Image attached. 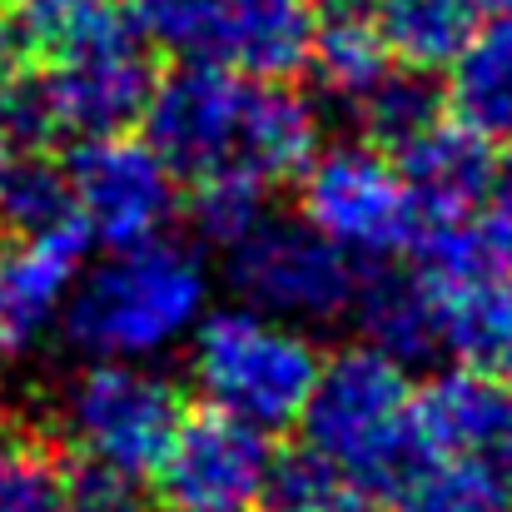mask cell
Segmentation results:
<instances>
[{"label":"cell","mask_w":512,"mask_h":512,"mask_svg":"<svg viewBox=\"0 0 512 512\" xmlns=\"http://www.w3.org/2000/svg\"><path fill=\"white\" fill-rule=\"evenodd\" d=\"M130 30L160 55L219 65V0H130Z\"/></svg>","instance_id":"484cf974"},{"label":"cell","mask_w":512,"mask_h":512,"mask_svg":"<svg viewBox=\"0 0 512 512\" xmlns=\"http://www.w3.org/2000/svg\"><path fill=\"white\" fill-rule=\"evenodd\" d=\"M55 135H60V125H55V110H50L45 75H30V65L5 75L0 80V140H5V150L10 155L45 150Z\"/></svg>","instance_id":"f1b7e54d"},{"label":"cell","mask_w":512,"mask_h":512,"mask_svg":"<svg viewBox=\"0 0 512 512\" xmlns=\"http://www.w3.org/2000/svg\"><path fill=\"white\" fill-rule=\"evenodd\" d=\"M184 214H189V224L204 244L229 249L269 214V184H259L244 170H214L204 179H194V194H189Z\"/></svg>","instance_id":"d4e9b609"},{"label":"cell","mask_w":512,"mask_h":512,"mask_svg":"<svg viewBox=\"0 0 512 512\" xmlns=\"http://www.w3.org/2000/svg\"><path fill=\"white\" fill-rule=\"evenodd\" d=\"M65 174L85 239L110 249L160 239L179 214V174L130 130L80 140L65 160Z\"/></svg>","instance_id":"52a82bcc"},{"label":"cell","mask_w":512,"mask_h":512,"mask_svg":"<svg viewBox=\"0 0 512 512\" xmlns=\"http://www.w3.org/2000/svg\"><path fill=\"white\" fill-rule=\"evenodd\" d=\"M55 418L65 438L120 473H155L160 453L170 448L174 428L184 418V398L165 373L125 358H95L90 368L70 373Z\"/></svg>","instance_id":"277c9868"},{"label":"cell","mask_w":512,"mask_h":512,"mask_svg":"<svg viewBox=\"0 0 512 512\" xmlns=\"http://www.w3.org/2000/svg\"><path fill=\"white\" fill-rule=\"evenodd\" d=\"M428 289V284H423ZM438 343L458 358V368L512 383V274L508 264L473 269L453 284H433Z\"/></svg>","instance_id":"5bb4252c"},{"label":"cell","mask_w":512,"mask_h":512,"mask_svg":"<svg viewBox=\"0 0 512 512\" xmlns=\"http://www.w3.org/2000/svg\"><path fill=\"white\" fill-rule=\"evenodd\" d=\"M5 20L20 30L30 55H60L75 40H85L100 20H110L115 10L105 0H0Z\"/></svg>","instance_id":"83f0119b"},{"label":"cell","mask_w":512,"mask_h":512,"mask_svg":"<svg viewBox=\"0 0 512 512\" xmlns=\"http://www.w3.org/2000/svg\"><path fill=\"white\" fill-rule=\"evenodd\" d=\"M5 160H10V150H5V140H0V165H5Z\"/></svg>","instance_id":"1f68e13d"},{"label":"cell","mask_w":512,"mask_h":512,"mask_svg":"<svg viewBox=\"0 0 512 512\" xmlns=\"http://www.w3.org/2000/svg\"><path fill=\"white\" fill-rule=\"evenodd\" d=\"M353 324L363 343L383 358H393L398 368H418L428 358L443 353L438 343V314H433V294L413 279V274H368L353 294Z\"/></svg>","instance_id":"ac0fdd59"},{"label":"cell","mask_w":512,"mask_h":512,"mask_svg":"<svg viewBox=\"0 0 512 512\" xmlns=\"http://www.w3.org/2000/svg\"><path fill=\"white\" fill-rule=\"evenodd\" d=\"M244 105H249V75L214 60H179L150 90V105L140 115L145 145L179 179L234 170Z\"/></svg>","instance_id":"9c48e42d"},{"label":"cell","mask_w":512,"mask_h":512,"mask_svg":"<svg viewBox=\"0 0 512 512\" xmlns=\"http://www.w3.org/2000/svg\"><path fill=\"white\" fill-rule=\"evenodd\" d=\"M0 512H65V463L35 433H0Z\"/></svg>","instance_id":"4316f807"},{"label":"cell","mask_w":512,"mask_h":512,"mask_svg":"<svg viewBox=\"0 0 512 512\" xmlns=\"http://www.w3.org/2000/svg\"><path fill=\"white\" fill-rule=\"evenodd\" d=\"M413 428L433 458H478L512 483V383L453 368L413 393Z\"/></svg>","instance_id":"8fae6325"},{"label":"cell","mask_w":512,"mask_h":512,"mask_svg":"<svg viewBox=\"0 0 512 512\" xmlns=\"http://www.w3.org/2000/svg\"><path fill=\"white\" fill-rule=\"evenodd\" d=\"M224 274L249 309L289 324L343 319L363 284L358 259H348L339 244H329L304 219L274 214H264L239 244L224 249Z\"/></svg>","instance_id":"5b68a950"},{"label":"cell","mask_w":512,"mask_h":512,"mask_svg":"<svg viewBox=\"0 0 512 512\" xmlns=\"http://www.w3.org/2000/svg\"><path fill=\"white\" fill-rule=\"evenodd\" d=\"M274 468L269 433L199 408L179 418L170 448L155 463V498L165 512H254Z\"/></svg>","instance_id":"30bf717a"},{"label":"cell","mask_w":512,"mask_h":512,"mask_svg":"<svg viewBox=\"0 0 512 512\" xmlns=\"http://www.w3.org/2000/svg\"><path fill=\"white\" fill-rule=\"evenodd\" d=\"M204 314L209 274L199 254L160 234L145 244L110 249L100 264L80 269L60 309V334L90 358L145 363L189 339Z\"/></svg>","instance_id":"6da1fadb"},{"label":"cell","mask_w":512,"mask_h":512,"mask_svg":"<svg viewBox=\"0 0 512 512\" xmlns=\"http://www.w3.org/2000/svg\"><path fill=\"white\" fill-rule=\"evenodd\" d=\"M309 70L329 100L353 110L393 70V55H388L373 15H334V20H319V30H314Z\"/></svg>","instance_id":"ffe728a7"},{"label":"cell","mask_w":512,"mask_h":512,"mask_svg":"<svg viewBox=\"0 0 512 512\" xmlns=\"http://www.w3.org/2000/svg\"><path fill=\"white\" fill-rule=\"evenodd\" d=\"M0 224L15 239L80 229L65 165H55L45 150H25V155L5 160L0 165Z\"/></svg>","instance_id":"44dd1931"},{"label":"cell","mask_w":512,"mask_h":512,"mask_svg":"<svg viewBox=\"0 0 512 512\" xmlns=\"http://www.w3.org/2000/svg\"><path fill=\"white\" fill-rule=\"evenodd\" d=\"M155 80L160 75H155L150 45L120 15L100 20L85 40L60 50L55 65L45 70L55 125L60 135H75V140L125 135L130 125H140Z\"/></svg>","instance_id":"ba28073f"},{"label":"cell","mask_w":512,"mask_h":512,"mask_svg":"<svg viewBox=\"0 0 512 512\" xmlns=\"http://www.w3.org/2000/svg\"><path fill=\"white\" fill-rule=\"evenodd\" d=\"M85 269V229L15 239L0 254V348L20 353L60 324V309Z\"/></svg>","instance_id":"7c38bea8"},{"label":"cell","mask_w":512,"mask_h":512,"mask_svg":"<svg viewBox=\"0 0 512 512\" xmlns=\"http://www.w3.org/2000/svg\"><path fill=\"white\" fill-rule=\"evenodd\" d=\"M393 503L398 512H508L512 483L478 458H428Z\"/></svg>","instance_id":"603a6c76"},{"label":"cell","mask_w":512,"mask_h":512,"mask_svg":"<svg viewBox=\"0 0 512 512\" xmlns=\"http://www.w3.org/2000/svg\"><path fill=\"white\" fill-rule=\"evenodd\" d=\"M319 145H324V125L304 90H294L289 80H249L234 170L254 174L259 184H289L319 155Z\"/></svg>","instance_id":"2e32d148"},{"label":"cell","mask_w":512,"mask_h":512,"mask_svg":"<svg viewBox=\"0 0 512 512\" xmlns=\"http://www.w3.org/2000/svg\"><path fill=\"white\" fill-rule=\"evenodd\" d=\"M319 363L324 353L304 324L259 314L249 304L214 309L189 334V378L204 408L259 433H284L299 423Z\"/></svg>","instance_id":"3957f363"},{"label":"cell","mask_w":512,"mask_h":512,"mask_svg":"<svg viewBox=\"0 0 512 512\" xmlns=\"http://www.w3.org/2000/svg\"><path fill=\"white\" fill-rule=\"evenodd\" d=\"M65 512H150V498L135 473L80 458L75 468H65Z\"/></svg>","instance_id":"f546056e"},{"label":"cell","mask_w":512,"mask_h":512,"mask_svg":"<svg viewBox=\"0 0 512 512\" xmlns=\"http://www.w3.org/2000/svg\"><path fill=\"white\" fill-rule=\"evenodd\" d=\"M473 224H478V234L488 239V249H493L503 264H512V160L498 165L488 194H483V204H478V214H473Z\"/></svg>","instance_id":"4dcf8cb0"},{"label":"cell","mask_w":512,"mask_h":512,"mask_svg":"<svg viewBox=\"0 0 512 512\" xmlns=\"http://www.w3.org/2000/svg\"><path fill=\"white\" fill-rule=\"evenodd\" d=\"M448 105L458 125L488 145L512 140V15H488L448 65Z\"/></svg>","instance_id":"e0dca14e"},{"label":"cell","mask_w":512,"mask_h":512,"mask_svg":"<svg viewBox=\"0 0 512 512\" xmlns=\"http://www.w3.org/2000/svg\"><path fill=\"white\" fill-rule=\"evenodd\" d=\"M314 30L309 0H219V65L249 80H289L309 65Z\"/></svg>","instance_id":"9a60e30c"},{"label":"cell","mask_w":512,"mask_h":512,"mask_svg":"<svg viewBox=\"0 0 512 512\" xmlns=\"http://www.w3.org/2000/svg\"><path fill=\"white\" fill-rule=\"evenodd\" d=\"M483 20V0H378L373 25L388 55L408 70H443Z\"/></svg>","instance_id":"d6986e66"},{"label":"cell","mask_w":512,"mask_h":512,"mask_svg":"<svg viewBox=\"0 0 512 512\" xmlns=\"http://www.w3.org/2000/svg\"><path fill=\"white\" fill-rule=\"evenodd\" d=\"M443 105H448V95L433 85L428 70L398 65V70H388V75L353 105V120H358V130H363L368 145L398 155L408 140H418L423 130H433V125L443 120Z\"/></svg>","instance_id":"7402d4cb"},{"label":"cell","mask_w":512,"mask_h":512,"mask_svg":"<svg viewBox=\"0 0 512 512\" xmlns=\"http://www.w3.org/2000/svg\"><path fill=\"white\" fill-rule=\"evenodd\" d=\"M398 174L403 189L418 209V224H443V219H473L493 174L498 155L483 135H473L458 120H438L433 130H423L418 140H408L398 150Z\"/></svg>","instance_id":"4fadbf2b"},{"label":"cell","mask_w":512,"mask_h":512,"mask_svg":"<svg viewBox=\"0 0 512 512\" xmlns=\"http://www.w3.org/2000/svg\"><path fill=\"white\" fill-rule=\"evenodd\" d=\"M299 219L339 244L348 259L403 254L418 229V209L398 165L368 140L319 145L299 174Z\"/></svg>","instance_id":"8992f818"},{"label":"cell","mask_w":512,"mask_h":512,"mask_svg":"<svg viewBox=\"0 0 512 512\" xmlns=\"http://www.w3.org/2000/svg\"><path fill=\"white\" fill-rule=\"evenodd\" d=\"M264 503L269 512H368V493L314 448H299L284 458L274 453Z\"/></svg>","instance_id":"cb8c5ba5"},{"label":"cell","mask_w":512,"mask_h":512,"mask_svg":"<svg viewBox=\"0 0 512 512\" xmlns=\"http://www.w3.org/2000/svg\"><path fill=\"white\" fill-rule=\"evenodd\" d=\"M299 423L309 448L348 473L368 498H398V488L433 458L413 428L408 368L368 343L339 348L319 363Z\"/></svg>","instance_id":"7a4b0ae2"}]
</instances>
